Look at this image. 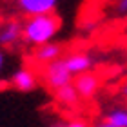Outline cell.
<instances>
[{
    "label": "cell",
    "mask_w": 127,
    "mask_h": 127,
    "mask_svg": "<svg viewBox=\"0 0 127 127\" xmlns=\"http://www.w3.org/2000/svg\"><path fill=\"white\" fill-rule=\"evenodd\" d=\"M65 127H89L87 125V122L85 120H80V118H74V120H71Z\"/></svg>",
    "instance_id": "obj_11"
},
{
    "label": "cell",
    "mask_w": 127,
    "mask_h": 127,
    "mask_svg": "<svg viewBox=\"0 0 127 127\" xmlns=\"http://www.w3.org/2000/svg\"><path fill=\"white\" fill-rule=\"evenodd\" d=\"M60 16L56 13L49 15H38V16H29V20L22 27V36L29 44L34 45H45L49 40L56 34L60 29Z\"/></svg>",
    "instance_id": "obj_1"
},
{
    "label": "cell",
    "mask_w": 127,
    "mask_h": 127,
    "mask_svg": "<svg viewBox=\"0 0 127 127\" xmlns=\"http://www.w3.org/2000/svg\"><path fill=\"white\" fill-rule=\"evenodd\" d=\"M65 67L71 74H84V73H89V67H91V58L85 53H73L69 55L65 60Z\"/></svg>",
    "instance_id": "obj_5"
},
{
    "label": "cell",
    "mask_w": 127,
    "mask_h": 127,
    "mask_svg": "<svg viewBox=\"0 0 127 127\" xmlns=\"http://www.w3.org/2000/svg\"><path fill=\"white\" fill-rule=\"evenodd\" d=\"M118 11H127V0H125V2H120V4H118Z\"/></svg>",
    "instance_id": "obj_12"
},
{
    "label": "cell",
    "mask_w": 127,
    "mask_h": 127,
    "mask_svg": "<svg viewBox=\"0 0 127 127\" xmlns=\"http://www.w3.org/2000/svg\"><path fill=\"white\" fill-rule=\"evenodd\" d=\"M2 62H4V58H2V53H0V67H2Z\"/></svg>",
    "instance_id": "obj_15"
},
{
    "label": "cell",
    "mask_w": 127,
    "mask_h": 127,
    "mask_svg": "<svg viewBox=\"0 0 127 127\" xmlns=\"http://www.w3.org/2000/svg\"><path fill=\"white\" fill-rule=\"evenodd\" d=\"M73 87L78 93L80 98H91V96H95V93L98 91V87H100V78H98L95 73L78 74Z\"/></svg>",
    "instance_id": "obj_3"
},
{
    "label": "cell",
    "mask_w": 127,
    "mask_h": 127,
    "mask_svg": "<svg viewBox=\"0 0 127 127\" xmlns=\"http://www.w3.org/2000/svg\"><path fill=\"white\" fill-rule=\"evenodd\" d=\"M95 127H113V125L107 124V122H102V124H98V125H95Z\"/></svg>",
    "instance_id": "obj_13"
},
{
    "label": "cell",
    "mask_w": 127,
    "mask_h": 127,
    "mask_svg": "<svg viewBox=\"0 0 127 127\" xmlns=\"http://www.w3.org/2000/svg\"><path fill=\"white\" fill-rule=\"evenodd\" d=\"M20 7L29 13L31 16H38V15H49L55 13V0H20Z\"/></svg>",
    "instance_id": "obj_4"
},
{
    "label": "cell",
    "mask_w": 127,
    "mask_h": 127,
    "mask_svg": "<svg viewBox=\"0 0 127 127\" xmlns=\"http://www.w3.org/2000/svg\"><path fill=\"white\" fill-rule=\"evenodd\" d=\"M22 34V27L16 20H9L5 22L2 26V29H0V44L2 45H13L18 36Z\"/></svg>",
    "instance_id": "obj_7"
},
{
    "label": "cell",
    "mask_w": 127,
    "mask_h": 127,
    "mask_svg": "<svg viewBox=\"0 0 127 127\" xmlns=\"http://www.w3.org/2000/svg\"><path fill=\"white\" fill-rule=\"evenodd\" d=\"M62 53V49H60V45L58 44H45V45H40V47L36 49V53H34V58H36V62L40 64H51V62H55V60H58V56Z\"/></svg>",
    "instance_id": "obj_8"
},
{
    "label": "cell",
    "mask_w": 127,
    "mask_h": 127,
    "mask_svg": "<svg viewBox=\"0 0 127 127\" xmlns=\"http://www.w3.org/2000/svg\"><path fill=\"white\" fill-rule=\"evenodd\" d=\"M11 85L18 91H31V89L36 87V76L29 69H20V71H16L13 74Z\"/></svg>",
    "instance_id": "obj_6"
},
{
    "label": "cell",
    "mask_w": 127,
    "mask_h": 127,
    "mask_svg": "<svg viewBox=\"0 0 127 127\" xmlns=\"http://www.w3.org/2000/svg\"><path fill=\"white\" fill-rule=\"evenodd\" d=\"M103 122L111 124L113 127H127V111L125 109H114L107 114Z\"/></svg>",
    "instance_id": "obj_10"
},
{
    "label": "cell",
    "mask_w": 127,
    "mask_h": 127,
    "mask_svg": "<svg viewBox=\"0 0 127 127\" xmlns=\"http://www.w3.org/2000/svg\"><path fill=\"white\" fill-rule=\"evenodd\" d=\"M55 96H56V100H58V103H62L64 107H74V105H78V102H80V96H78L76 91H74L73 84L56 89Z\"/></svg>",
    "instance_id": "obj_9"
},
{
    "label": "cell",
    "mask_w": 127,
    "mask_h": 127,
    "mask_svg": "<svg viewBox=\"0 0 127 127\" xmlns=\"http://www.w3.org/2000/svg\"><path fill=\"white\" fill-rule=\"evenodd\" d=\"M45 85H49L51 89H60L64 85H69L71 84V73L67 71L65 67V62L64 60H55L45 65L44 69V74H42Z\"/></svg>",
    "instance_id": "obj_2"
},
{
    "label": "cell",
    "mask_w": 127,
    "mask_h": 127,
    "mask_svg": "<svg viewBox=\"0 0 127 127\" xmlns=\"http://www.w3.org/2000/svg\"><path fill=\"white\" fill-rule=\"evenodd\" d=\"M122 93H124V96H127V80H125V84H124V87H122Z\"/></svg>",
    "instance_id": "obj_14"
}]
</instances>
